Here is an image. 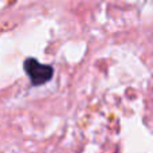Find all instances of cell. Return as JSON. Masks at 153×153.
<instances>
[{
  "label": "cell",
  "mask_w": 153,
  "mask_h": 153,
  "mask_svg": "<svg viewBox=\"0 0 153 153\" xmlns=\"http://www.w3.org/2000/svg\"><path fill=\"white\" fill-rule=\"evenodd\" d=\"M24 71L27 73L30 81L34 86H40V85L48 82L53 78L54 70L48 65H42L36 59L28 58L24 61Z\"/></svg>",
  "instance_id": "obj_1"
}]
</instances>
